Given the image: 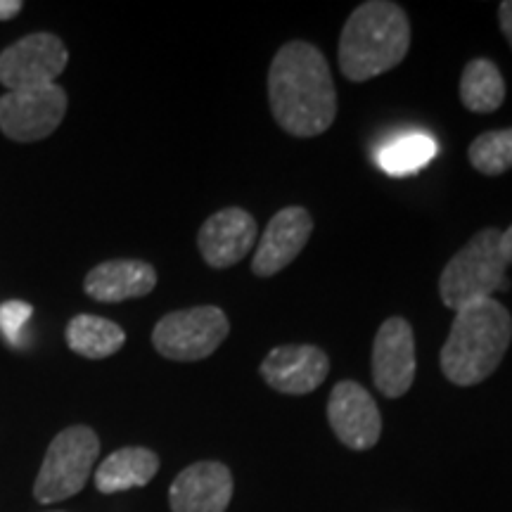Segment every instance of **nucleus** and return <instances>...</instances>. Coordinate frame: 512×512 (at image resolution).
Listing matches in <instances>:
<instances>
[{
	"instance_id": "f257e3e1",
	"label": "nucleus",
	"mask_w": 512,
	"mask_h": 512,
	"mask_svg": "<svg viewBox=\"0 0 512 512\" xmlns=\"http://www.w3.org/2000/svg\"><path fill=\"white\" fill-rule=\"evenodd\" d=\"M268 102L290 136L316 138L328 131L337 117V91L325 55L311 43H285L268 69Z\"/></svg>"
},
{
	"instance_id": "f03ea898",
	"label": "nucleus",
	"mask_w": 512,
	"mask_h": 512,
	"mask_svg": "<svg viewBox=\"0 0 512 512\" xmlns=\"http://www.w3.org/2000/svg\"><path fill=\"white\" fill-rule=\"evenodd\" d=\"M512 339V316L498 299H482L456 311L439 354L441 373L458 387H475L494 375Z\"/></svg>"
},
{
	"instance_id": "7ed1b4c3",
	"label": "nucleus",
	"mask_w": 512,
	"mask_h": 512,
	"mask_svg": "<svg viewBox=\"0 0 512 512\" xmlns=\"http://www.w3.org/2000/svg\"><path fill=\"white\" fill-rule=\"evenodd\" d=\"M408 48L411 24L406 10L389 0H368L344 24L337 62L349 81L363 83L399 67Z\"/></svg>"
},
{
	"instance_id": "20e7f679",
	"label": "nucleus",
	"mask_w": 512,
	"mask_h": 512,
	"mask_svg": "<svg viewBox=\"0 0 512 512\" xmlns=\"http://www.w3.org/2000/svg\"><path fill=\"white\" fill-rule=\"evenodd\" d=\"M505 268L508 261L501 252V230H479L441 271V302L448 309L460 311L482 299H491V294L508 290Z\"/></svg>"
},
{
	"instance_id": "39448f33",
	"label": "nucleus",
	"mask_w": 512,
	"mask_h": 512,
	"mask_svg": "<svg viewBox=\"0 0 512 512\" xmlns=\"http://www.w3.org/2000/svg\"><path fill=\"white\" fill-rule=\"evenodd\" d=\"M100 453V439L91 427L76 425L50 441L34 484L38 503H57L83 491Z\"/></svg>"
},
{
	"instance_id": "423d86ee",
	"label": "nucleus",
	"mask_w": 512,
	"mask_h": 512,
	"mask_svg": "<svg viewBox=\"0 0 512 512\" xmlns=\"http://www.w3.org/2000/svg\"><path fill=\"white\" fill-rule=\"evenodd\" d=\"M230 323L219 306L174 311L155 325L152 344L169 361L192 363L209 358L228 337Z\"/></svg>"
},
{
	"instance_id": "0eeeda50",
	"label": "nucleus",
	"mask_w": 512,
	"mask_h": 512,
	"mask_svg": "<svg viewBox=\"0 0 512 512\" xmlns=\"http://www.w3.org/2000/svg\"><path fill=\"white\" fill-rule=\"evenodd\" d=\"M67 93L57 83L10 91L0 98V131L17 143L48 138L62 124Z\"/></svg>"
},
{
	"instance_id": "6e6552de",
	"label": "nucleus",
	"mask_w": 512,
	"mask_h": 512,
	"mask_svg": "<svg viewBox=\"0 0 512 512\" xmlns=\"http://www.w3.org/2000/svg\"><path fill=\"white\" fill-rule=\"evenodd\" d=\"M69 53L53 34H31L0 53V83L10 91L50 86L64 72Z\"/></svg>"
},
{
	"instance_id": "1a4fd4ad",
	"label": "nucleus",
	"mask_w": 512,
	"mask_h": 512,
	"mask_svg": "<svg viewBox=\"0 0 512 512\" xmlns=\"http://www.w3.org/2000/svg\"><path fill=\"white\" fill-rule=\"evenodd\" d=\"M415 335L406 318H387L373 342V380L387 399H401L415 382Z\"/></svg>"
},
{
	"instance_id": "9d476101",
	"label": "nucleus",
	"mask_w": 512,
	"mask_h": 512,
	"mask_svg": "<svg viewBox=\"0 0 512 512\" xmlns=\"http://www.w3.org/2000/svg\"><path fill=\"white\" fill-rule=\"evenodd\" d=\"M328 420L337 439L354 451H368L380 441V408L368 389L354 380L335 384L328 401Z\"/></svg>"
},
{
	"instance_id": "9b49d317",
	"label": "nucleus",
	"mask_w": 512,
	"mask_h": 512,
	"mask_svg": "<svg viewBox=\"0 0 512 512\" xmlns=\"http://www.w3.org/2000/svg\"><path fill=\"white\" fill-rule=\"evenodd\" d=\"M268 387L280 394L302 396L316 392L330 373V358L311 344H285L268 351L259 368Z\"/></svg>"
},
{
	"instance_id": "f8f14e48",
	"label": "nucleus",
	"mask_w": 512,
	"mask_h": 512,
	"mask_svg": "<svg viewBox=\"0 0 512 512\" xmlns=\"http://www.w3.org/2000/svg\"><path fill=\"white\" fill-rule=\"evenodd\" d=\"M313 233V219L304 207H285L268 221L252 259V271L259 278L280 273L302 254Z\"/></svg>"
},
{
	"instance_id": "ddd939ff",
	"label": "nucleus",
	"mask_w": 512,
	"mask_h": 512,
	"mask_svg": "<svg viewBox=\"0 0 512 512\" xmlns=\"http://www.w3.org/2000/svg\"><path fill=\"white\" fill-rule=\"evenodd\" d=\"M259 240V230L252 214L240 207L216 211L202 223L197 233V247L211 268H230L240 264Z\"/></svg>"
},
{
	"instance_id": "4468645a",
	"label": "nucleus",
	"mask_w": 512,
	"mask_h": 512,
	"mask_svg": "<svg viewBox=\"0 0 512 512\" xmlns=\"http://www.w3.org/2000/svg\"><path fill=\"white\" fill-rule=\"evenodd\" d=\"M230 501L233 475L216 460L185 467L169 489L171 512H226Z\"/></svg>"
},
{
	"instance_id": "2eb2a0df",
	"label": "nucleus",
	"mask_w": 512,
	"mask_h": 512,
	"mask_svg": "<svg viewBox=\"0 0 512 512\" xmlns=\"http://www.w3.org/2000/svg\"><path fill=\"white\" fill-rule=\"evenodd\" d=\"M157 287V271L147 261L117 259L95 266L83 280V290L95 302L117 304L138 299Z\"/></svg>"
},
{
	"instance_id": "dca6fc26",
	"label": "nucleus",
	"mask_w": 512,
	"mask_h": 512,
	"mask_svg": "<svg viewBox=\"0 0 512 512\" xmlns=\"http://www.w3.org/2000/svg\"><path fill=\"white\" fill-rule=\"evenodd\" d=\"M159 470L157 453L150 448L126 446L102 460L95 470V486L100 494H119V491L140 489L152 482Z\"/></svg>"
},
{
	"instance_id": "f3484780",
	"label": "nucleus",
	"mask_w": 512,
	"mask_h": 512,
	"mask_svg": "<svg viewBox=\"0 0 512 512\" xmlns=\"http://www.w3.org/2000/svg\"><path fill=\"white\" fill-rule=\"evenodd\" d=\"M124 342L126 332L107 318L81 313V316L69 320L67 325L69 349L83 358H93V361L114 356L124 347Z\"/></svg>"
},
{
	"instance_id": "a211bd4d",
	"label": "nucleus",
	"mask_w": 512,
	"mask_h": 512,
	"mask_svg": "<svg viewBox=\"0 0 512 512\" xmlns=\"http://www.w3.org/2000/svg\"><path fill=\"white\" fill-rule=\"evenodd\" d=\"M505 81L491 60L477 57L467 62L460 76V102L475 114H491L503 105Z\"/></svg>"
},
{
	"instance_id": "6ab92c4d",
	"label": "nucleus",
	"mask_w": 512,
	"mask_h": 512,
	"mask_svg": "<svg viewBox=\"0 0 512 512\" xmlns=\"http://www.w3.org/2000/svg\"><path fill=\"white\" fill-rule=\"evenodd\" d=\"M437 155V145L425 133H406V136L389 140L382 145L377 164L392 176H411L415 171L425 169Z\"/></svg>"
},
{
	"instance_id": "aec40b11",
	"label": "nucleus",
	"mask_w": 512,
	"mask_h": 512,
	"mask_svg": "<svg viewBox=\"0 0 512 512\" xmlns=\"http://www.w3.org/2000/svg\"><path fill=\"white\" fill-rule=\"evenodd\" d=\"M470 164L484 176H501L512 169V128L486 131L467 150Z\"/></svg>"
},
{
	"instance_id": "412c9836",
	"label": "nucleus",
	"mask_w": 512,
	"mask_h": 512,
	"mask_svg": "<svg viewBox=\"0 0 512 512\" xmlns=\"http://www.w3.org/2000/svg\"><path fill=\"white\" fill-rule=\"evenodd\" d=\"M31 313H34V309L27 302H17V299L0 306V330H3L5 339H8L12 347L22 344V330L31 318Z\"/></svg>"
},
{
	"instance_id": "4be33fe9",
	"label": "nucleus",
	"mask_w": 512,
	"mask_h": 512,
	"mask_svg": "<svg viewBox=\"0 0 512 512\" xmlns=\"http://www.w3.org/2000/svg\"><path fill=\"white\" fill-rule=\"evenodd\" d=\"M498 19H501L503 36L508 38V43L512 48V0H505V3H501V8H498Z\"/></svg>"
},
{
	"instance_id": "5701e85b",
	"label": "nucleus",
	"mask_w": 512,
	"mask_h": 512,
	"mask_svg": "<svg viewBox=\"0 0 512 512\" xmlns=\"http://www.w3.org/2000/svg\"><path fill=\"white\" fill-rule=\"evenodd\" d=\"M22 3L19 0H0V19H12L19 15Z\"/></svg>"
},
{
	"instance_id": "b1692460",
	"label": "nucleus",
	"mask_w": 512,
	"mask_h": 512,
	"mask_svg": "<svg viewBox=\"0 0 512 512\" xmlns=\"http://www.w3.org/2000/svg\"><path fill=\"white\" fill-rule=\"evenodd\" d=\"M501 252L505 256V261L512 264V226L505 230V233H501Z\"/></svg>"
},
{
	"instance_id": "393cba45",
	"label": "nucleus",
	"mask_w": 512,
	"mask_h": 512,
	"mask_svg": "<svg viewBox=\"0 0 512 512\" xmlns=\"http://www.w3.org/2000/svg\"><path fill=\"white\" fill-rule=\"evenodd\" d=\"M55 512H60V510H55Z\"/></svg>"
}]
</instances>
